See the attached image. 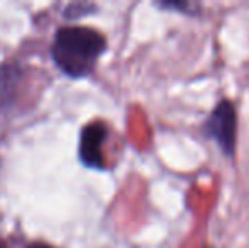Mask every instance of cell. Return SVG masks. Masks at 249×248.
<instances>
[{
	"label": "cell",
	"instance_id": "4",
	"mask_svg": "<svg viewBox=\"0 0 249 248\" xmlns=\"http://www.w3.org/2000/svg\"><path fill=\"white\" fill-rule=\"evenodd\" d=\"M22 78V68L14 61L0 65V109L12 106L16 102V92Z\"/></svg>",
	"mask_w": 249,
	"mask_h": 248
},
{
	"label": "cell",
	"instance_id": "5",
	"mask_svg": "<svg viewBox=\"0 0 249 248\" xmlns=\"http://www.w3.org/2000/svg\"><path fill=\"white\" fill-rule=\"evenodd\" d=\"M154 5L161 10H173V12H180V14H185V16H190V17H197L200 14V9L202 5L200 3H192V2H187V0H164V2H154Z\"/></svg>",
	"mask_w": 249,
	"mask_h": 248
},
{
	"label": "cell",
	"instance_id": "6",
	"mask_svg": "<svg viewBox=\"0 0 249 248\" xmlns=\"http://www.w3.org/2000/svg\"><path fill=\"white\" fill-rule=\"evenodd\" d=\"M26 248H56V247L48 245V243H44V242H33V243H29Z\"/></svg>",
	"mask_w": 249,
	"mask_h": 248
},
{
	"label": "cell",
	"instance_id": "3",
	"mask_svg": "<svg viewBox=\"0 0 249 248\" xmlns=\"http://www.w3.org/2000/svg\"><path fill=\"white\" fill-rule=\"evenodd\" d=\"M108 138V126L104 121H90L80 131L78 141V158L87 169L105 170L107 158H105L104 145Z\"/></svg>",
	"mask_w": 249,
	"mask_h": 248
},
{
	"label": "cell",
	"instance_id": "7",
	"mask_svg": "<svg viewBox=\"0 0 249 248\" xmlns=\"http://www.w3.org/2000/svg\"><path fill=\"white\" fill-rule=\"evenodd\" d=\"M0 248H9V245L5 243V240H2V238H0Z\"/></svg>",
	"mask_w": 249,
	"mask_h": 248
},
{
	"label": "cell",
	"instance_id": "2",
	"mask_svg": "<svg viewBox=\"0 0 249 248\" xmlns=\"http://www.w3.org/2000/svg\"><path fill=\"white\" fill-rule=\"evenodd\" d=\"M237 129H239V116L236 104L227 97L217 100V104L202 123L203 136L215 143L222 155L229 160L236 158Z\"/></svg>",
	"mask_w": 249,
	"mask_h": 248
},
{
	"label": "cell",
	"instance_id": "8",
	"mask_svg": "<svg viewBox=\"0 0 249 248\" xmlns=\"http://www.w3.org/2000/svg\"><path fill=\"white\" fill-rule=\"evenodd\" d=\"M202 248H210V247H207V245H203V247H202Z\"/></svg>",
	"mask_w": 249,
	"mask_h": 248
},
{
	"label": "cell",
	"instance_id": "1",
	"mask_svg": "<svg viewBox=\"0 0 249 248\" xmlns=\"http://www.w3.org/2000/svg\"><path fill=\"white\" fill-rule=\"evenodd\" d=\"M107 51V38L90 26L66 24L56 29L50 48L56 68L70 78H85L95 72Z\"/></svg>",
	"mask_w": 249,
	"mask_h": 248
}]
</instances>
